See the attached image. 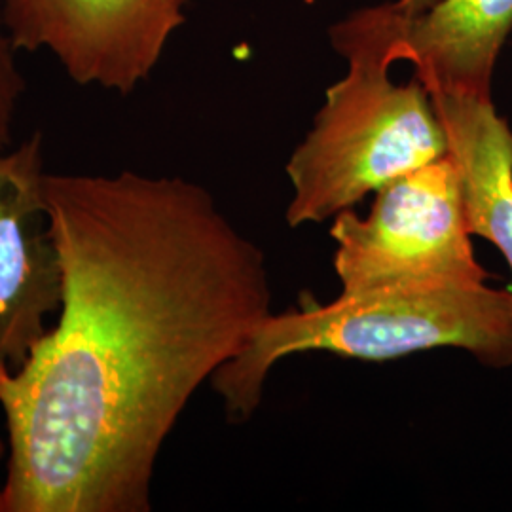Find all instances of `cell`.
Instances as JSON below:
<instances>
[{"instance_id":"7","label":"cell","mask_w":512,"mask_h":512,"mask_svg":"<svg viewBox=\"0 0 512 512\" xmlns=\"http://www.w3.org/2000/svg\"><path fill=\"white\" fill-rule=\"evenodd\" d=\"M391 57L429 93L492 99L495 65L512 33V0H437L416 16L395 2Z\"/></svg>"},{"instance_id":"11","label":"cell","mask_w":512,"mask_h":512,"mask_svg":"<svg viewBox=\"0 0 512 512\" xmlns=\"http://www.w3.org/2000/svg\"><path fill=\"white\" fill-rule=\"evenodd\" d=\"M2 452H4V444L0 442V456H2Z\"/></svg>"},{"instance_id":"10","label":"cell","mask_w":512,"mask_h":512,"mask_svg":"<svg viewBox=\"0 0 512 512\" xmlns=\"http://www.w3.org/2000/svg\"><path fill=\"white\" fill-rule=\"evenodd\" d=\"M395 2H397L399 10L406 16H416V14H421L423 10L431 8L437 0H395Z\"/></svg>"},{"instance_id":"3","label":"cell","mask_w":512,"mask_h":512,"mask_svg":"<svg viewBox=\"0 0 512 512\" xmlns=\"http://www.w3.org/2000/svg\"><path fill=\"white\" fill-rule=\"evenodd\" d=\"M442 348L461 349L486 368H511L512 289L488 281L399 287L270 311L209 384L226 418L243 423L255 416L266 380L283 359L330 353L384 363Z\"/></svg>"},{"instance_id":"6","label":"cell","mask_w":512,"mask_h":512,"mask_svg":"<svg viewBox=\"0 0 512 512\" xmlns=\"http://www.w3.org/2000/svg\"><path fill=\"white\" fill-rule=\"evenodd\" d=\"M42 147L40 133L0 147V365L8 368L27 361L63 300Z\"/></svg>"},{"instance_id":"4","label":"cell","mask_w":512,"mask_h":512,"mask_svg":"<svg viewBox=\"0 0 512 512\" xmlns=\"http://www.w3.org/2000/svg\"><path fill=\"white\" fill-rule=\"evenodd\" d=\"M332 268L340 293L484 283L458 167L446 154L374 194L366 217L332 219Z\"/></svg>"},{"instance_id":"9","label":"cell","mask_w":512,"mask_h":512,"mask_svg":"<svg viewBox=\"0 0 512 512\" xmlns=\"http://www.w3.org/2000/svg\"><path fill=\"white\" fill-rule=\"evenodd\" d=\"M18 50L6 33L2 19V0H0V147L12 145L14 128L18 120L19 103L25 93V80L19 71Z\"/></svg>"},{"instance_id":"5","label":"cell","mask_w":512,"mask_h":512,"mask_svg":"<svg viewBox=\"0 0 512 512\" xmlns=\"http://www.w3.org/2000/svg\"><path fill=\"white\" fill-rule=\"evenodd\" d=\"M188 0H2L16 50H48L80 86L129 95L158 65Z\"/></svg>"},{"instance_id":"1","label":"cell","mask_w":512,"mask_h":512,"mask_svg":"<svg viewBox=\"0 0 512 512\" xmlns=\"http://www.w3.org/2000/svg\"><path fill=\"white\" fill-rule=\"evenodd\" d=\"M59 321L0 365V512H148L165 440L272 311L264 251L183 177L46 175Z\"/></svg>"},{"instance_id":"8","label":"cell","mask_w":512,"mask_h":512,"mask_svg":"<svg viewBox=\"0 0 512 512\" xmlns=\"http://www.w3.org/2000/svg\"><path fill=\"white\" fill-rule=\"evenodd\" d=\"M431 99L461 177L469 230L494 245L512 275L511 124L492 99L446 93Z\"/></svg>"},{"instance_id":"2","label":"cell","mask_w":512,"mask_h":512,"mask_svg":"<svg viewBox=\"0 0 512 512\" xmlns=\"http://www.w3.org/2000/svg\"><path fill=\"white\" fill-rule=\"evenodd\" d=\"M395 18V4L385 2L353 12L330 31L348 73L327 90L285 167L293 188L285 213L291 228L332 220L448 154L446 131L423 82L414 76L397 84L389 76Z\"/></svg>"}]
</instances>
